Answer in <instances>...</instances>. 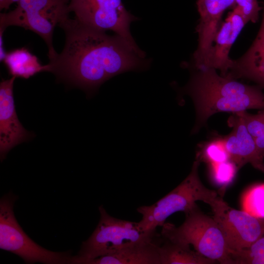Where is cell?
Segmentation results:
<instances>
[{
    "label": "cell",
    "instance_id": "obj_1",
    "mask_svg": "<svg viewBox=\"0 0 264 264\" xmlns=\"http://www.w3.org/2000/svg\"><path fill=\"white\" fill-rule=\"evenodd\" d=\"M59 25L65 32L64 47L49 59L48 72L58 81L84 90L88 96L111 77L149 65L150 61L117 35H109L69 17Z\"/></svg>",
    "mask_w": 264,
    "mask_h": 264
},
{
    "label": "cell",
    "instance_id": "obj_2",
    "mask_svg": "<svg viewBox=\"0 0 264 264\" xmlns=\"http://www.w3.org/2000/svg\"><path fill=\"white\" fill-rule=\"evenodd\" d=\"M184 89L195 106L197 121L193 132L216 113L264 110V93L261 87L219 75L212 68L195 69Z\"/></svg>",
    "mask_w": 264,
    "mask_h": 264
},
{
    "label": "cell",
    "instance_id": "obj_3",
    "mask_svg": "<svg viewBox=\"0 0 264 264\" xmlns=\"http://www.w3.org/2000/svg\"><path fill=\"white\" fill-rule=\"evenodd\" d=\"M184 213L185 220L178 227L164 223L162 238L191 244L201 255L220 264H233L223 234L213 217L205 214L197 204Z\"/></svg>",
    "mask_w": 264,
    "mask_h": 264
},
{
    "label": "cell",
    "instance_id": "obj_4",
    "mask_svg": "<svg viewBox=\"0 0 264 264\" xmlns=\"http://www.w3.org/2000/svg\"><path fill=\"white\" fill-rule=\"evenodd\" d=\"M200 161L196 158L187 176L175 189L157 202L150 206L137 209L142 215L137 222L138 228L145 232H156L162 227L166 220L174 213L184 212L202 201L210 205L219 196L215 190L208 189L202 183L199 175Z\"/></svg>",
    "mask_w": 264,
    "mask_h": 264
},
{
    "label": "cell",
    "instance_id": "obj_5",
    "mask_svg": "<svg viewBox=\"0 0 264 264\" xmlns=\"http://www.w3.org/2000/svg\"><path fill=\"white\" fill-rule=\"evenodd\" d=\"M99 221L89 238L83 242L77 256L71 264H87L93 259L112 254L129 246L151 241L156 238V232L141 230L137 222L123 220L110 216L103 206L99 207Z\"/></svg>",
    "mask_w": 264,
    "mask_h": 264
},
{
    "label": "cell",
    "instance_id": "obj_6",
    "mask_svg": "<svg viewBox=\"0 0 264 264\" xmlns=\"http://www.w3.org/2000/svg\"><path fill=\"white\" fill-rule=\"evenodd\" d=\"M16 7L0 15V30L17 26L39 35L48 47L49 60L57 52L53 44L55 26L69 16V0H20Z\"/></svg>",
    "mask_w": 264,
    "mask_h": 264
},
{
    "label": "cell",
    "instance_id": "obj_7",
    "mask_svg": "<svg viewBox=\"0 0 264 264\" xmlns=\"http://www.w3.org/2000/svg\"><path fill=\"white\" fill-rule=\"evenodd\" d=\"M17 198L9 193L0 200V248L18 255L26 264H70L73 256L69 252L47 250L24 232L14 215V204Z\"/></svg>",
    "mask_w": 264,
    "mask_h": 264
},
{
    "label": "cell",
    "instance_id": "obj_8",
    "mask_svg": "<svg viewBox=\"0 0 264 264\" xmlns=\"http://www.w3.org/2000/svg\"><path fill=\"white\" fill-rule=\"evenodd\" d=\"M68 8L80 22L99 30L113 32L133 51L145 58V53L130 32L131 23L138 19L126 9L122 0H69Z\"/></svg>",
    "mask_w": 264,
    "mask_h": 264
},
{
    "label": "cell",
    "instance_id": "obj_9",
    "mask_svg": "<svg viewBox=\"0 0 264 264\" xmlns=\"http://www.w3.org/2000/svg\"><path fill=\"white\" fill-rule=\"evenodd\" d=\"M209 205L229 251L247 248L264 235V219L230 207L221 196Z\"/></svg>",
    "mask_w": 264,
    "mask_h": 264
},
{
    "label": "cell",
    "instance_id": "obj_10",
    "mask_svg": "<svg viewBox=\"0 0 264 264\" xmlns=\"http://www.w3.org/2000/svg\"><path fill=\"white\" fill-rule=\"evenodd\" d=\"M16 77L0 83V157L1 161L16 146L30 140L33 133L27 131L17 115L13 96Z\"/></svg>",
    "mask_w": 264,
    "mask_h": 264
},
{
    "label": "cell",
    "instance_id": "obj_11",
    "mask_svg": "<svg viewBox=\"0 0 264 264\" xmlns=\"http://www.w3.org/2000/svg\"><path fill=\"white\" fill-rule=\"evenodd\" d=\"M235 0H197L199 15L196 27L198 44L193 54V65L196 68L203 66L220 25L221 17L228 8L234 6Z\"/></svg>",
    "mask_w": 264,
    "mask_h": 264
},
{
    "label": "cell",
    "instance_id": "obj_12",
    "mask_svg": "<svg viewBox=\"0 0 264 264\" xmlns=\"http://www.w3.org/2000/svg\"><path fill=\"white\" fill-rule=\"evenodd\" d=\"M247 23L240 11L233 7L225 21L220 23L203 67L219 70L220 75L223 76L227 74L233 61L229 56L230 50Z\"/></svg>",
    "mask_w": 264,
    "mask_h": 264
},
{
    "label": "cell",
    "instance_id": "obj_13",
    "mask_svg": "<svg viewBox=\"0 0 264 264\" xmlns=\"http://www.w3.org/2000/svg\"><path fill=\"white\" fill-rule=\"evenodd\" d=\"M228 123L232 130L223 137V140L230 160L238 170L249 163L264 173V159L260 157L254 138L248 132L243 119L234 113L229 117Z\"/></svg>",
    "mask_w": 264,
    "mask_h": 264
},
{
    "label": "cell",
    "instance_id": "obj_14",
    "mask_svg": "<svg viewBox=\"0 0 264 264\" xmlns=\"http://www.w3.org/2000/svg\"><path fill=\"white\" fill-rule=\"evenodd\" d=\"M156 239V238H155ZM155 239L134 244L112 254L99 257L87 264H160Z\"/></svg>",
    "mask_w": 264,
    "mask_h": 264
},
{
    "label": "cell",
    "instance_id": "obj_15",
    "mask_svg": "<svg viewBox=\"0 0 264 264\" xmlns=\"http://www.w3.org/2000/svg\"><path fill=\"white\" fill-rule=\"evenodd\" d=\"M225 76L247 79L264 88V54L250 47L241 57L233 60Z\"/></svg>",
    "mask_w": 264,
    "mask_h": 264
},
{
    "label": "cell",
    "instance_id": "obj_16",
    "mask_svg": "<svg viewBox=\"0 0 264 264\" xmlns=\"http://www.w3.org/2000/svg\"><path fill=\"white\" fill-rule=\"evenodd\" d=\"M158 246L160 264H213L217 262L208 259L190 248V245L162 238Z\"/></svg>",
    "mask_w": 264,
    "mask_h": 264
},
{
    "label": "cell",
    "instance_id": "obj_17",
    "mask_svg": "<svg viewBox=\"0 0 264 264\" xmlns=\"http://www.w3.org/2000/svg\"><path fill=\"white\" fill-rule=\"evenodd\" d=\"M3 62L12 76L28 79L36 74L48 71L47 64L42 65L37 56L21 48L6 53Z\"/></svg>",
    "mask_w": 264,
    "mask_h": 264
},
{
    "label": "cell",
    "instance_id": "obj_18",
    "mask_svg": "<svg viewBox=\"0 0 264 264\" xmlns=\"http://www.w3.org/2000/svg\"><path fill=\"white\" fill-rule=\"evenodd\" d=\"M242 209L250 215L264 219V182L252 185L243 193Z\"/></svg>",
    "mask_w": 264,
    "mask_h": 264
},
{
    "label": "cell",
    "instance_id": "obj_19",
    "mask_svg": "<svg viewBox=\"0 0 264 264\" xmlns=\"http://www.w3.org/2000/svg\"><path fill=\"white\" fill-rule=\"evenodd\" d=\"M237 114L243 119L248 132L254 138L260 157L264 159V110L255 114L246 110Z\"/></svg>",
    "mask_w": 264,
    "mask_h": 264
},
{
    "label": "cell",
    "instance_id": "obj_20",
    "mask_svg": "<svg viewBox=\"0 0 264 264\" xmlns=\"http://www.w3.org/2000/svg\"><path fill=\"white\" fill-rule=\"evenodd\" d=\"M229 253L233 264H264V235L249 247Z\"/></svg>",
    "mask_w": 264,
    "mask_h": 264
},
{
    "label": "cell",
    "instance_id": "obj_21",
    "mask_svg": "<svg viewBox=\"0 0 264 264\" xmlns=\"http://www.w3.org/2000/svg\"><path fill=\"white\" fill-rule=\"evenodd\" d=\"M196 158L200 162L203 160L209 164L230 160L224 145L223 137L216 138L207 142L202 150L198 152Z\"/></svg>",
    "mask_w": 264,
    "mask_h": 264
},
{
    "label": "cell",
    "instance_id": "obj_22",
    "mask_svg": "<svg viewBox=\"0 0 264 264\" xmlns=\"http://www.w3.org/2000/svg\"><path fill=\"white\" fill-rule=\"evenodd\" d=\"M209 165L214 182L222 188L230 184L238 170L236 165L231 160Z\"/></svg>",
    "mask_w": 264,
    "mask_h": 264
},
{
    "label": "cell",
    "instance_id": "obj_23",
    "mask_svg": "<svg viewBox=\"0 0 264 264\" xmlns=\"http://www.w3.org/2000/svg\"><path fill=\"white\" fill-rule=\"evenodd\" d=\"M236 8L247 22H256L259 18L261 7L257 0H235L233 6Z\"/></svg>",
    "mask_w": 264,
    "mask_h": 264
},
{
    "label": "cell",
    "instance_id": "obj_24",
    "mask_svg": "<svg viewBox=\"0 0 264 264\" xmlns=\"http://www.w3.org/2000/svg\"><path fill=\"white\" fill-rule=\"evenodd\" d=\"M250 47L264 54V12L260 30L255 40Z\"/></svg>",
    "mask_w": 264,
    "mask_h": 264
},
{
    "label": "cell",
    "instance_id": "obj_25",
    "mask_svg": "<svg viewBox=\"0 0 264 264\" xmlns=\"http://www.w3.org/2000/svg\"><path fill=\"white\" fill-rule=\"evenodd\" d=\"M20 0H0V10H7L14 3H17Z\"/></svg>",
    "mask_w": 264,
    "mask_h": 264
}]
</instances>
